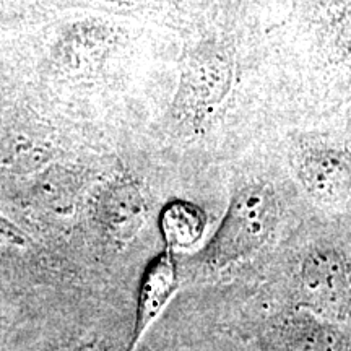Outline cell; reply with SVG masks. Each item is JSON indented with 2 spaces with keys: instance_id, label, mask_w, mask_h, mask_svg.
Instances as JSON below:
<instances>
[{
  "instance_id": "6da1fadb",
  "label": "cell",
  "mask_w": 351,
  "mask_h": 351,
  "mask_svg": "<svg viewBox=\"0 0 351 351\" xmlns=\"http://www.w3.org/2000/svg\"><path fill=\"white\" fill-rule=\"evenodd\" d=\"M278 215V199L269 186L249 184L239 189L202 261L210 269H225L252 256L270 238Z\"/></svg>"
},
{
  "instance_id": "7a4b0ae2",
  "label": "cell",
  "mask_w": 351,
  "mask_h": 351,
  "mask_svg": "<svg viewBox=\"0 0 351 351\" xmlns=\"http://www.w3.org/2000/svg\"><path fill=\"white\" fill-rule=\"evenodd\" d=\"M302 309L327 322L351 320V265L330 247H317L302 261L298 274Z\"/></svg>"
},
{
  "instance_id": "3957f363",
  "label": "cell",
  "mask_w": 351,
  "mask_h": 351,
  "mask_svg": "<svg viewBox=\"0 0 351 351\" xmlns=\"http://www.w3.org/2000/svg\"><path fill=\"white\" fill-rule=\"evenodd\" d=\"M296 171L306 192L320 205L341 207L351 200V153L315 143L298 155Z\"/></svg>"
},
{
  "instance_id": "277c9868",
  "label": "cell",
  "mask_w": 351,
  "mask_h": 351,
  "mask_svg": "<svg viewBox=\"0 0 351 351\" xmlns=\"http://www.w3.org/2000/svg\"><path fill=\"white\" fill-rule=\"evenodd\" d=\"M179 288L178 263L174 261L173 252L166 251L158 254L145 269L138 288L137 300V317H135L134 335H132L129 350L135 351L145 333L163 314L166 306L173 300Z\"/></svg>"
},
{
  "instance_id": "5b68a950",
  "label": "cell",
  "mask_w": 351,
  "mask_h": 351,
  "mask_svg": "<svg viewBox=\"0 0 351 351\" xmlns=\"http://www.w3.org/2000/svg\"><path fill=\"white\" fill-rule=\"evenodd\" d=\"M96 210L101 226L116 241H130L147 217L142 191L129 179L109 184L101 194Z\"/></svg>"
},
{
  "instance_id": "8992f818",
  "label": "cell",
  "mask_w": 351,
  "mask_h": 351,
  "mask_svg": "<svg viewBox=\"0 0 351 351\" xmlns=\"http://www.w3.org/2000/svg\"><path fill=\"white\" fill-rule=\"evenodd\" d=\"M231 82L230 65L221 56H199L184 72L181 99L184 109L195 114L210 111L221 103Z\"/></svg>"
},
{
  "instance_id": "52a82bcc",
  "label": "cell",
  "mask_w": 351,
  "mask_h": 351,
  "mask_svg": "<svg viewBox=\"0 0 351 351\" xmlns=\"http://www.w3.org/2000/svg\"><path fill=\"white\" fill-rule=\"evenodd\" d=\"M160 232L171 252L195 247L207 231V217L199 205L187 200H171L160 213Z\"/></svg>"
},
{
  "instance_id": "ba28073f",
  "label": "cell",
  "mask_w": 351,
  "mask_h": 351,
  "mask_svg": "<svg viewBox=\"0 0 351 351\" xmlns=\"http://www.w3.org/2000/svg\"><path fill=\"white\" fill-rule=\"evenodd\" d=\"M327 320L307 313L291 327V345L295 351H346L345 340L332 328Z\"/></svg>"
},
{
  "instance_id": "9c48e42d",
  "label": "cell",
  "mask_w": 351,
  "mask_h": 351,
  "mask_svg": "<svg viewBox=\"0 0 351 351\" xmlns=\"http://www.w3.org/2000/svg\"><path fill=\"white\" fill-rule=\"evenodd\" d=\"M29 238L0 213V247H26Z\"/></svg>"
}]
</instances>
